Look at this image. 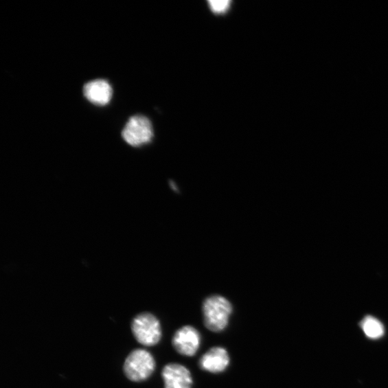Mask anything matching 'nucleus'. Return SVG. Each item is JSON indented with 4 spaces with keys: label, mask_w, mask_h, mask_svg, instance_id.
<instances>
[{
    "label": "nucleus",
    "mask_w": 388,
    "mask_h": 388,
    "mask_svg": "<svg viewBox=\"0 0 388 388\" xmlns=\"http://www.w3.org/2000/svg\"><path fill=\"white\" fill-rule=\"evenodd\" d=\"M362 329L365 335L372 339L382 337L385 334L383 324L374 317H366L362 321Z\"/></svg>",
    "instance_id": "nucleus-9"
},
{
    "label": "nucleus",
    "mask_w": 388,
    "mask_h": 388,
    "mask_svg": "<svg viewBox=\"0 0 388 388\" xmlns=\"http://www.w3.org/2000/svg\"><path fill=\"white\" fill-rule=\"evenodd\" d=\"M122 135L125 141L133 147H141L151 142L153 129L151 122L143 115L130 117L124 128Z\"/></svg>",
    "instance_id": "nucleus-4"
},
{
    "label": "nucleus",
    "mask_w": 388,
    "mask_h": 388,
    "mask_svg": "<svg viewBox=\"0 0 388 388\" xmlns=\"http://www.w3.org/2000/svg\"><path fill=\"white\" fill-rule=\"evenodd\" d=\"M165 388H192L193 379L190 371L176 363L166 365L162 372Z\"/></svg>",
    "instance_id": "nucleus-6"
},
{
    "label": "nucleus",
    "mask_w": 388,
    "mask_h": 388,
    "mask_svg": "<svg viewBox=\"0 0 388 388\" xmlns=\"http://www.w3.org/2000/svg\"><path fill=\"white\" fill-rule=\"evenodd\" d=\"M113 93L111 84L104 80L89 82L84 87V95L86 99L98 106H104L110 103Z\"/></svg>",
    "instance_id": "nucleus-8"
},
{
    "label": "nucleus",
    "mask_w": 388,
    "mask_h": 388,
    "mask_svg": "<svg viewBox=\"0 0 388 388\" xmlns=\"http://www.w3.org/2000/svg\"><path fill=\"white\" fill-rule=\"evenodd\" d=\"M208 3L212 12L216 14H222L228 11L231 1H229V0H211Z\"/></svg>",
    "instance_id": "nucleus-10"
},
{
    "label": "nucleus",
    "mask_w": 388,
    "mask_h": 388,
    "mask_svg": "<svg viewBox=\"0 0 388 388\" xmlns=\"http://www.w3.org/2000/svg\"><path fill=\"white\" fill-rule=\"evenodd\" d=\"M172 343L175 350L183 356H192L201 345V335L192 326H185L174 334Z\"/></svg>",
    "instance_id": "nucleus-5"
},
{
    "label": "nucleus",
    "mask_w": 388,
    "mask_h": 388,
    "mask_svg": "<svg viewBox=\"0 0 388 388\" xmlns=\"http://www.w3.org/2000/svg\"><path fill=\"white\" fill-rule=\"evenodd\" d=\"M204 320L206 328L214 332L223 331L229 323L232 306L225 297L215 295L203 304Z\"/></svg>",
    "instance_id": "nucleus-1"
},
{
    "label": "nucleus",
    "mask_w": 388,
    "mask_h": 388,
    "mask_svg": "<svg viewBox=\"0 0 388 388\" xmlns=\"http://www.w3.org/2000/svg\"><path fill=\"white\" fill-rule=\"evenodd\" d=\"M155 368V361L152 354L142 349L133 351L124 365L127 378L133 382L147 380Z\"/></svg>",
    "instance_id": "nucleus-2"
},
{
    "label": "nucleus",
    "mask_w": 388,
    "mask_h": 388,
    "mask_svg": "<svg viewBox=\"0 0 388 388\" xmlns=\"http://www.w3.org/2000/svg\"><path fill=\"white\" fill-rule=\"evenodd\" d=\"M230 363L227 351L220 347H215L206 352L199 361L200 367L211 374H220Z\"/></svg>",
    "instance_id": "nucleus-7"
},
{
    "label": "nucleus",
    "mask_w": 388,
    "mask_h": 388,
    "mask_svg": "<svg viewBox=\"0 0 388 388\" xmlns=\"http://www.w3.org/2000/svg\"><path fill=\"white\" fill-rule=\"evenodd\" d=\"M132 331L138 343L145 346L157 345L162 335L159 321L150 313L137 316L132 323Z\"/></svg>",
    "instance_id": "nucleus-3"
}]
</instances>
